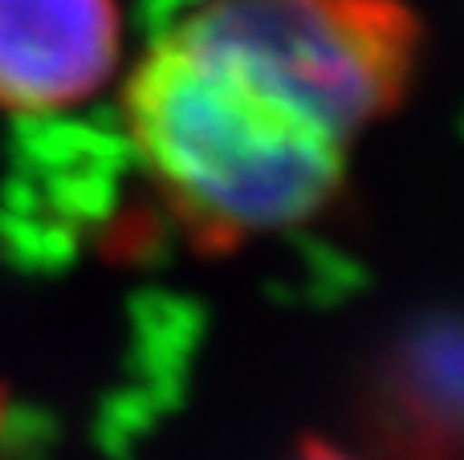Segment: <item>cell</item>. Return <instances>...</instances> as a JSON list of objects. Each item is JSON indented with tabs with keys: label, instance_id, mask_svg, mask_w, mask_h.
Instances as JSON below:
<instances>
[{
	"label": "cell",
	"instance_id": "6da1fadb",
	"mask_svg": "<svg viewBox=\"0 0 464 460\" xmlns=\"http://www.w3.org/2000/svg\"><path fill=\"white\" fill-rule=\"evenodd\" d=\"M127 130L200 253L281 233L338 196L343 139L163 33L127 81Z\"/></svg>",
	"mask_w": 464,
	"mask_h": 460
},
{
	"label": "cell",
	"instance_id": "7a4b0ae2",
	"mask_svg": "<svg viewBox=\"0 0 464 460\" xmlns=\"http://www.w3.org/2000/svg\"><path fill=\"white\" fill-rule=\"evenodd\" d=\"M168 33L343 143L403 102L420 57L403 0H200Z\"/></svg>",
	"mask_w": 464,
	"mask_h": 460
},
{
	"label": "cell",
	"instance_id": "3957f363",
	"mask_svg": "<svg viewBox=\"0 0 464 460\" xmlns=\"http://www.w3.org/2000/svg\"><path fill=\"white\" fill-rule=\"evenodd\" d=\"M354 432L375 460H464V310H424L379 339Z\"/></svg>",
	"mask_w": 464,
	"mask_h": 460
},
{
	"label": "cell",
	"instance_id": "277c9868",
	"mask_svg": "<svg viewBox=\"0 0 464 460\" xmlns=\"http://www.w3.org/2000/svg\"><path fill=\"white\" fill-rule=\"evenodd\" d=\"M114 57V0H0V106L82 102L111 78Z\"/></svg>",
	"mask_w": 464,
	"mask_h": 460
},
{
	"label": "cell",
	"instance_id": "5b68a950",
	"mask_svg": "<svg viewBox=\"0 0 464 460\" xmlns=\"http://www.w3.org/2000/svg\"><path fill=\"white\" fill-rule=\"evenodd\" d=\"M294 460H354V456L338 453V448L322 445V440H305V445H302V448H297V453H294Z\"/></svg>",
	"mask_w": 464,
	"mask_h": 460
}]
</instances>
